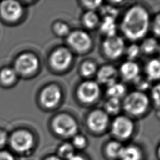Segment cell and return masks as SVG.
Here are the masks:
<instances>
[{
  "label": "cell",
  "mask_w": 160,
  "mask_h": 160,
  "mask_svg": "<svg viewBox=\"0 0 160 160\" xmlns=\"http://www.w3.org/2000/svg\"><path fill=\"white\" fill-rule=\"evenodd\" d=\"M0 160H16L13 154L8 150H0Z\"/></svg>",
  "instance_id": "35"
},
{
  "label": "cell",
  "mask_w": 160,
  "mask_h": 160,
  "mask_svg": "<svg viewBox=\"0 0 160 160\" xmlns=\"http://www.w3.org/2000/svg\"><path fill=\"white\" fill-rule=\"evenodd\" d=\"M45 160H62V159L58 156H49V157L47 158Z\"/></svg>",
  "instance_id": "38"
},
{
  "label": "cell",
  "mask_w": 160,
  "mask_h": 160,
  "mask_svg": "<svg viewBox=\"0 0 160 160\" xmlns=\"http://www.w3.org/2000/svg\"><path fill=\"white\" fill-rule=\"evenodd\" d=\"M68 160H85L84 158L79 154H74L72 157H71Z\"/></svg>",
  "instance_id": "37"
},
{
  "label": "cell",
  "mask_w": 160,
  "mask_h": 160,
  "mask_svg": "<svg viewBox=\"0 0 160 160\" xmlns=\"http://www.w3.org/2000/svg\"><path fill=\"white\" fill-rule=\"evenodd\" d=\"M97 82L106 86L115 82L119 75L118 70L111 64L101 66L96 72Z\"/></svg>",
  "instance_id": "14"
},
{
  "label": "cell",
  "mask_w": 160,
  "mask_h": 160,
  "mask_svg": "<svg viewBox=\"0 0 160 160\" xmlns=\"http://www.w3.org/2000/svg\"><path fill=\"white\" fill-rule=\"evenodd\" d=\"M146 78L150 81H158L160 75V63L158 59L149 60L145 66Z\"/></svg>",
  "instance_id": "17"
},
{
  "label": "cell",
  "mask_w": 160,
  "mask_h": 160,
  "mask_svg": "<svg viewBox=\"0 0 160 160\" xmlns=\"http://www.w3.org/2000/svg\"><path fill=\"white\" fill-rule=\"evenodd\" d=\"M109 123V115L102 109H96L91 111L86 118V124L92 131L99 132L104 131Z\"/></svg>",
  "instance_id": "12"
},
{
  "label": "cell",
  "mask_w": 160,
  "mask_h": 160,
  "mask_svg": "<svg viewBox=\"0 0 160 160\" xmlns=\"http://www.w3.org/2000/svg\"><path fill=\"white\" fill-rule=\"evenodd\" d=\"M126 87L121 82L116 81L107 86L106 94L108 98L121 99L126 96Z\"/></svg>",
  "instance_id": "18"
},
{
  "label": "cell",
  "mask_w": 160,
  "mask_h": 160,
  "mask_svg": "<svg viewBox=\"0 0 160 160\" xmlns=\"http://www.w3.org/2000/svg\"><path fill=\"white\" fill-rule=\"evenodd\" d=\"M1 17L8 21L13 22L19 20L23 14L22 4L16 1H4L0 4Z\"/></svg>",
  "instance_id": "13"
},
{
  "label": "cell",
  "mask_w": 160,
  "mask_h": 160,
  "mask_svg": "<svg viewBox=\"0 0 160 160\" xmlns=\"http://www.w3.org/2000/svg\"><path fill=\"white\" fill-rule=\"evenodd\" d=\"M99 28L101 33L105 36L106 38L112 37L116 35L117 24L116 19L112 17H102V19L100 21Z\"/></svg>",
  "instance_id": "16"
},
{
  "label": "cell",
  "mask_w": 160,
  "mask_h": 160,
  "mask_svg": "<svg viewBox=\"0 0 160 160\" xmlns=\"http://www.w3.org/2000/svg\"><path fill=\"white\" fill-rule=\"evenodd\" d=\"M149 103L146 94L136 90L126 94L122 102V108L130 116H140L147 111Z\"/></svg>",
  "instance_id": "2"
},
{
  "label": "cell",
  "mask_w": 160,
  "mask_h": 160,
  "mask_svg": "<svg viewBox=\"0 0 160 160\" xmlns=\"http://www.w3.org/2000/svg\"><path fill=\"white\" fill-rule=\"evenodd\" d=\"M18 74L12 68L7 67L0 71V81L6 85L13 83L16 80Z\"/></svg>",
  "instance_id": "23"
},
{
  "label": "cell",
  "mask_w": 160,
  "mask_h": 160,
  "mask_svg": "<svg viewBox=\"0 0 160 160\" xmlns=\"http://www.w3.org/2000/svg\"><path fill=\"white\" fill-rule=\"evenodd\" d=\"M98 68L96 64L91 60L84 61L80 66V73L85 78H89L93 76L96 74Z\"/></svg>",
  "instance_id": "24"
},
{
  "label": "cell",
  "mask_w": 160,
  "mask_h": 160,
  "mask_svg": "<svg viewBox=\"0 0 160 160\" xmlns=\"http://www.w3.org/2000/svg\"><path fill=\"white\" fill-rule=\"evenodd\" d=\"M99 16L96 11H86L82 17L83 25L89 29H92L98 27L100 22Z\"/></svg>",
  "instance_id": "20"
},
{
  "label": "cell",
  "mask_w": 160,
  "mask_h": 160,
  "mask_svg": "<svg viewBox=\"0 0 160 160\" xmlns=\"http://www.w3.org/2000/svg\"><path fill=\"white\" fill-rule=\"evenodd\" d=\"M39 67V61L36 55L31 52L20 54L14 62V70L18 75L29 76L34 74Z\"/></svg>",
  "instance_id": "5"
},
{
  "label": "cell",
  "mask_w": 160,
  "mask_h": 160,
  "mask_svg": "<svg viewBox=\"0 0 160 160\" xmlns=\"http://www.w3.org/2000/svg\"><path fill=\"white\" fill-rule=\"evenodd\" d=\"M11 149L16 153L23 154L29 151L34 144L33 134L27 129H18L9 137L8 142Z\"/></svg>",
  "instance_id": "3"
},
{
  "label": "cell",
  "mask_w": 160,
  "mask_h": 160,
  "mask_svg": "<svg viewBox=\"0 0 160 160\" xmlns=\"http://www.w3.org/2000/svg\"><path fill=\"white\" fill-rule=\"evenodd\" d=\"M81 5L86 9V11H96V9H99L102 5L101 1H81Z\"/></svg>",
  "instance_id": "31"
},
{
  "label": "cell",
  "mask_w": 160,
  "mask_h": 160,
  "mask_svg": "<svg viewBox=\"0 0 160 160\" xmlns=\"http://www.w3.org/2000/svg\"><path fill=\"white\" fill-rule=\"evenodd\" d=\"M111 132L121 139L129 138L134 132V124L132 120L128 116H117L111 126Z\"/></svg>",
  "instance_id": "10"
},
{
  "label": "cell",
  "mask_w": 160,
  "mask_h": 160,
  "mask_svg": "<svg viewBox=\"0 0 160 160\" xmlns=\"http://www.w3.org/2000/svg\"><path fill=\"white\" fill-rule=\"evenodd\" d=\"M159 85L157 84L156 86L151 88V98L152 101V102L155 105V106L159 109V104H160V99H159Z\"/></svg>",
  "instance_id": "32"
},
{
  "label": "cell",
  "mask_w": 160,
  "mask_h": 160,
  "mask_svg": "<svg viewBox=\"0 0 160 160\" xmlns=\"http://www.w3.org/2000/svg\"><path fill=\"white\" fill-rule=\"evenodd\" d=\"M152 31L156 37H159L160 34V16L157 14L154 18L153 21L151 22V26Z\"/></svg>",
  "instance_id": "34"
},
{
  "label": "cell",
  "mask_w": 160,
  "mask_h": 160,
  "mask_svg": "<svg viewBox=\"0 0 160 160\" xmlns=\"http://www.w3.org/2000/svg\"><path fill=\"white\" fill-rule=\"evenodd\" d=\"M58 154L61 158L68 160L74 154V146L68 142L64 143L59 146L58 149Z\"/></svg>",
  "instance_id": "28"
},
{
  "label": "cell",
  "mask_w": 160,
  "mask_h": 160,
  "mask_svg": "<svg viewBox=\"0 0 160 160\" xmlns=\"http://www.w3.org/2000/svg\"><path fill=\"white\" fill-rule=\"evenodd\" d=\"M86 139L82 134H76L73 136L72 144L73 146L78 148H82L86 145Z\"/></svg>",
  "instance_id": "33"
},
{
  "label": "cell",
  "mask_w": 160,
  "mask_h": 160,
  "mask_svg": "<svg viewBox=\"0 0 160 160\" xmlns=\"http://www.w3.org/2000/svg\"><path fill=\"white\" fill-rule=\"evenodd\" d=\"M51 125L56 134L65 138L74 136L78 130L76 120L72 116L66 113H61L54 116Z\"/></svg>",
  "instance_id": "4"
},
{
  "label": "cell",
  "mask_w": 160,
  "mask_h": 160,
  "mask_svg": "<svg viewBox=\"0 0 160 160\" xmlns=\"http://www.w3.org/2000/svg\"><path fill=\"white\" fill-rule=\"evenodd\" d=\"M119 158L121 160H141V152L138 147L131 145L124 147Z\"/></svg>",
  "instance_id": "21"
},
{
  "label": "cell",
  "mask_w": 160,
  "mask_h": 160,
  "mask_svg": "<svg viewBox=\"0 0 160 160\" xmlns=\"http://www.w3.org/2000/svg\"><path fill=\"white\" fill-rule=\"evenodd\" d=\"M150 26L151 18L148 9L141 4H134L124 14L120 29L128 39L136 41L145 37Z\"/></svg>",
  "instance_id": "1"
},
{
  "label": "cell",
  "mask_w": 160,
  "mask_h": 160,
  "mask_svg": "<svg viewBox=\"0 0 160 160\" xmlns=\"http://www.w3.org/2000/svg\"><path fill=\"white\" fill-rule=\"evenodd\" d=\"M54 33L59 37H67L71 30L69 25L63 21L55 22L52 27Z\"/></svg>",
  "instance_id": "26"
},
{
  "label": "cell",
  "mask_w": 160,
  "mask_h": 160,
  "mask_svg": "<svg viewBox=\"0 0 160 160\" xmlns=\"http://www.w3.org/2000/svg\"><path fill=\"white\" fill-rule=\"evenodd\" d=\"M126 45L124 39L119 36L106 38L102 44L104 54L110 59H117L124 54Z\"/></svg>",
  "instance_id": "9"
},
{
  "label": "cell",
  "mask_w": 160,
  "mask_h": 160,
  "mask_svg": "<svg viewBox=\"0 0 160 160\" xmlns=\"http://www.w3.org/2000/svg\"><path fill=\"white\" fill-rule=\"evenodd\" d=\"M101 10V13L102 17H112L114 18H116V17L119 14V11L116 9L113 5L106 4V5H102L101 7L99 8Z\"/></svg>",
  "instance_id": "30"
},
{
  "label": "cell",
  "mask_w": 160,
  "mask_h": 160,
  "mask_svg": "<svg viewBox=\"0 0 160 160\" xmlns=\"http://www.w3.org/2000/svg\"><path fill=\"white\" fill-rule=\"evenodd\" d=\"M66 42L71 49L78 52H84L92 46L91 36L83 30L71 31L66 37Z\"/></svg>",
  "instance_id": "7"
},
{
  "label": "cell",
  "mask_w": 160,
  "mask_h": 160,
  "mask_svg": "<svg viewBox=\"0 0 160 160\" xmlns=\"http://www.w3.org/2000/svg\"><path fill=\"white\" fill-rule=\"evenodd\" d=\"M62 91L59 86L51 84L46 86L39 94L41 104L47 109H51L58 105L62 99Z\"/></svg>",
  "instance_id": "11"
},
{
  "label": "cell",
  "mask_w": 160,
  "mask_h": 160,
  "mask_svg": "<svg viewBox=\"0 0 160 160\" xmlns=\"http://www.w3.org/2000/svg\"><path fill=\"white\" fill-rule=\"evenodd\" d=\"M133 82L134 83L136 90L141 92H144V91L148 89L151 85V81L146 77L144 78L141 76L137 78L133 81Z\"/></svg>",
  "instance_id": "29"
},
{
  "label": "cell",
  "mask_w": 160,
  "mask_h": 160,
  "mask_svg": "<svg viewBox=\"0 0 160 160\" xmlns=\"http://www.w3.org/2000/svg\"><path fill=\"white\" fill-rule=\"evenodd\" d=\"M72 59L73 55L69 49L59 47L51 52L49 58V63L54 70L62 71L69 67Z\"/></svg>",
  "instance_id": "8"
},
{
  "label": "cell",
  "mask_w": 160,
  "mask_h": 160,
  "mask_svg": "<svg viewBox=\"0 0 160 160\" xmlns=\"http://www.w3.org/2000/svg\"><path fill=\"white\" fill-rule=\"evenodd\" d=\"M118 72L125 81L133 82L140 76V68L135 61L128 60L121 65Z\"/></svg>",
  "instance_id": "15"
},
{
  "label": "cell",
  "mask_w": 160,
  "mask_h": 160,
  "mask_svg": "<svg viewBox=\"0 0 160 160\" xmlns=\"http://www.w3.org/2000/svg\"><path fill=\"white\" fill-rule=\"evenodd\" d=\"M8 142V135L6 131L0 129V150L3 149V148Z\"/></svg>",
  "instance_id": "36"
},
{
  "label": "cell",
  "mask_w": 160,
  "mask_h": 160,
  "mask_svg": "<svg viewBox=\"0 0 160 160\" xmlns=\"http://www.w3.org/2000/svg\"><path fill=\"white\" fill-rule=\"evenodd\" d=\"M124 146L116 141H112L109 142L106 148L107 154L111 158H119Z\"/></svg>",
  "instance_id": "25"
},
{
  "label": "cell",
  "mask_w": 160,
  "mask_h": 160,
  "mask_svg": "<svg viewBox=\"0 0 160 160\" xmlns=\"http://www.w3.org/2000/svg\"><path fill=\"white\" fill-rule=\"evenodd\" d=\"M141 49L139 45L133 43L126 48L124 54H126L128 60L135 61L141 54Z\"/></svg>",
  "instance_id": "27"
},
{
  "label": "cell",
  "mask_w": 160,
  "mask_h": 160,
  "mask_svg": "<svg viewBox=\"0 0 160 160\" xmlns=\"http://www.w3.org/2000/svg\"><path fill=\"white\" fill-rule=\"evenodd\" d=\"M141 52L146 55H152L157 52L159 49L158 40L153 37L144 39L139 46Z\"/></svg>",
  "instance_id": "19"
},
{
  "label": "cell",
  "mask_w": 160,
  "mask_h": 160,
  "mask_svg": "<svg viewBox=\"0 0 160 160\" xmlns=\"http://www.w3.org/2000/svg\"><path fill=\"white\" fill-rule=\"evenodd\" d=\"M104 111L108 115H117L122 109L121 99L108 98L104 104Z\"/></svg>",
  "instance_id": "22"
},
{
  "label": "cell",
  "mask_w": 160,
  "mask_h": 160,
  "mask_svg": "<svg viewBox=\"0 0 160 160\" xmlns=\"http://www.w3.org/2000/svg\"><path fill=\"white\" fill-rule=\"evenodd\" d=\"M101 88L99 84L95 81L86 80L82 81L76 91L79 100L84 104H91L100 96Z\"/></svg>",
  "instance_id": "6"
}]
</instances>
